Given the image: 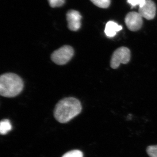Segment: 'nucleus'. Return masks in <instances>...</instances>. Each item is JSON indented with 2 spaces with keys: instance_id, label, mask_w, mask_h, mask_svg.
Listing matches in <instances>:
<instances>
[{
  "instance_id": "5",
  "label": "nucleus",
  "mask_w": 157,
  "mask_h": 157,
  "mask_svg": "<svg viewBox=\"0 0 157 157\" xmlns=\"http://www.w3.org/2000/svg\"><path fill=\"white\" fill-rule=\"evenodd\" d=\"M142 16L138 12H130L125 18V23L130 31L135 32L139 30L143 25Z\"/></svg>"
},
{
  "instance_id": "14",
  "label": "nucleus",
  "mask_w": 157,
  "mask_h": 157,
  "mask_svg": "<svg viewBox=\"0 0 157 157\" xmlns=\"http://www.w3.org/2000/svg\"><path fill=\"white\" fill-rule=\"evenodd\" d=\"M128 3L132 6V7H135L139 6V8L142 7L146 2V0H127Z\"/></svg>"
},
{
  "instance_id": "2",
  "label": "nucleus",
  "mask_w": 157,
  "mask_h": 157,
  "mask_svg": "<svg viewBox=\"0 0 157 157\" xmlns=\"http://www.w3.org/2000/svg\"><path fill=\"white\" fill-rule=\"evenodd\" d=\"M24 83L17 74L6 73L0 77V94L6 98H13L22 91Z\"/></svg>"
},
{
  "instance_id": "7",
  "label": "nucleus",
  "mask_w": 157,
  "mask_h": 157,
  "mask_svg": "<svg viewBox=\"0 0 157 157\" xmlns=\"http://www.w3.org/2000/svg\"><path fill=\"white\" fill-rule=\"evenodd\" d=\"M156 12L155 4L151 0H146V2L142 7L139 8L138 13L142 17L147 20L153 19Z\"/></svg>"
},
{
  "instance_id": "13",
  "label": "nucleus",
  "mask_w": 157,
  "mask_h": 157,
  "mask_svg": "<svg viewBox=\"0 0 157 157\" xmlns=\"http://www.w3.org/2000/svg\"><path fill=\"white\" fill-rule=\"evenodd\" d=\"M65 1L66 0H48L49 5L52 8H56L63 6Z\"/></svg>"
},
{
  "instance_id": "8",
  "label": "nucleus",
  "mask_w": 157,
  "mask_h": 157,
  "mask_svg": "<svg viewBox=\"0 0 157 157\" xmlns=\"http://www.w3.org/2000/svg\"><path fill=\"white\" fill-rule=\"evenodd\" d=\"M122 29V27L119 25L117 23L113 21H109L106 24L104 32L107 36L113 37Z\"/></svg>"
},
{
  "instance_id": "6",
  "label": "nucleus",
  "mask_w": 157,
  "mask_h": 157,
  "mask_svg": "<svg viewBox=\"0 0 157 157\" xmlns=\"http://www.w3.org/2000/svg\"><path fill=\"white\" fill-rule=\"evenodd\" d=\"M82 16L78 11L70 10L67 14V19L68 27L72 31H78L81 27Z\"/></svg>"
},
{
  "instance_id": "12",
  "label": "nucleus",
  "mask_w": 157,
  "mask_h": 157,
  "mask_svg": "<svg viewBox=\"0 0 157 157\" xmlns=\"http://www.w3.org/2000/svg\"><path fill=\"white\" fill-rule=\"evenodd\" d=\"M146 152L150 157H157V145L147 147Z\"/></svg>"
},
{
  "instance_id": "9",
  "label": "nucleus",
  "mask_w": 157,
  "mask_h": 157,
  "mask_svg": "<svg viewBox=\"0 0 157 157\" xmlns=\"http://www.w3.org/2000/svg\"><path fill=\"white\" fill-rule=\"evenodd\" d=\"M11 129H12V126L9 120H4L1 122L0 132L1 135H6L11 131Z\"/></svg>"
},
{
  "instance_id": "3",
  "label": "nucleus",
  "mask_w": 157,
  "mask_h": 157,
  "mask_svg": "<svg viewBox=\"0 0 157 157\" xmlns=\"http://www.w3.org/2000/svg\"><path fill=\"white\" fill-rule=\"evenodd\" d=\"M73 55V48L69 45H65L55 51L51 55V59L56 64L64 65L70 61Z\"/></svg>"
},
{
  "instance_id": "11",
  "label": "nucleus",
  "mask_w": 157,
  "mask_h": 157,
  "mask_svg": "<svg viewBox=\"0 0 157 157\" xmlns=\"http://www.w3.org/2000/svg\"><path fill=\"white\" fill-rule=\"evenodd\" d=\"M82 152L78 150L71 151L65 153L62 157H83Z\"/></svg>"
},
{
  "instance_id": "10",
  "label": "nucleus",
  "mask_w": 157,
  "mask_h": 157,
  "mask_svg": "<svg viewBox=\"0 0 157 157\" xmlns=\"http://www.w3.org/2000/svg\"><path fill=\"white\" fill-rule=\"evenodd\" d=\"M90 1L96 6L103 9L108 8L110 4V0H90Z\"/></svg>"
},
{
  "instance_id": "1",
  "label": "nucleus",
  "mask_w": 157,
  "mask_h": 157,
  "mask_svg": "<svg viewBox=\"0 0 157 157\" xmlns=\"http://www.w3.org/2000/svg\"><path fill=\"white\" fill-rule=\"evenodd\" d=\"M80 101L74 98H65L57 104L54 111L55 118L61 123H66L81 112Z\"/></svg>"
},
{
  "instance_id": "4",
  "label": "nucleus",
  "mask_w": 157,
  "mask_h": 157,
  "mask_svg": "<svg viewBox=\"0 0 157 157\" xmlns=\"http://www.w3.org/2000/svg\"><path fill=\"white\" fill-rule=\"evenodd\" d=\"M131 59V52L128 48L121 47L114 52L110 60V67L113 69H117L121 63H128Z\"/></svg>"
}]
</instances>
